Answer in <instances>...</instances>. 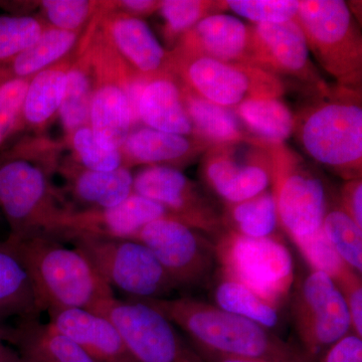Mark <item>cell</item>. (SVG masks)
Masks as SVG:
<instances>
[{
  "mask_svg": "<svg viewBox=\"0 0 362 362\" xmlns=\"http://www.w3.org/2000/svg\"><path fill=\"white\" fill-rule=\"evenodd\" d=\"M320 362H362V337L350 331L326 350Z\"/></svg>",
  "mask_w": 362,
  "mask_h": 362,
  "instance_id": "40",
  "label": "cell"
},
{
  "mask_svg": "<svg viewBox=\"0 0 362 362\" xmlns=\"http://www.w3.org/2000/svg\"><path fill=\"white\" fill-rule=\"evenodd\" d=\"M119 4L127 11V14L136 18L156 13L160 6V1H153V0H124Z\"/></svg>",
  "mask_w": 362,
  "mask_h": 362,
  "instance_id": "42",
  "label": "cell"
},
{
  "mask_svg": "<svg viewBox=\"0 0 362 362\" xmlns=\"http://www.w3.org/2000/svg\"><path fill=\"white\" fill-rule=\"evenodd\" d=\"M71 134L74 149L84 169L112 171L123 166L120 150L107 149L102 146L89 126H83Z\"/></svg>",
  "mask_w": 362,
  "mask_h": 362,
  "instance_id": "37",
  "label": "cell"
},
{
  "mask_svg": "<svg viewBox=\"0 0 362 362\" xmlns=\"http://www.w3.org/2000/svg\"><path fill=\"white\" fill-rule=\"evenodd\" d=\"M173 54L254 66L252 26L230 14H211L178 40Z\"/></svg>",
  "mask_w": 362,
  "mask_h": 362,
  "instance_id": "17",
  "label": "cell"
},
{
  "mask_svg": "<svg viewBox=\"0 0 362 362\" xmlns=\"http://www.w3.org/2000/svg\"><path fill=\"white\" fill-rule=\"evenodd\" d=\"M322 228L338 256L350 269L361 275L362 228L340 206L328 207Z\"/></svg>",
  "mask_w": 362,
  "mask_h": 362,
  "instance_id": "31",
  "label": "cell"
},
{
  "mask_svg": "<svg viewBox=\"0 0 362 362\" xmlns=\"http://www.w3.org/2000/svg\"><path fill=\"white\" fill-rule=\"evenodd\" d=\"M0 362H26L18 352L0 337Z\"/></svg>",
  "mask_w": 362,
  "mask_h": 362,
  "instance_id": "44",
  "label": "cell"
},
{
  "mask_svg": "<svg viewBox=\"0 0 362 362\" xmlns=\"http://www.w3.org/2000/svg\"><path fill=\"white\" fill-rule=\"evenodd\" d=\"M202 175L226 204L252 199L271 187L267 144L243 142L211 147L204 152Z\"/></svg>",
  "mask_w": 362,
  "mask_h": 362,
  "instance_id": "13",
  "label": "cell"
},
{
  "mask_svg": "<svg viewBox=\"0 0 362 362\" xmlns=\"http://www.w3.org/2000/svg\"><path fill=\"white\" fill-rule=\"evenodd\" d=\"M233 110L247 133L265 144L285 143L294 132V113L280 98L249 100Z\"/></svg>",
  "mask_w": 362,
  "mask_h": 362,
  "instance_id": "26",
  "label": "cell"
},
{
  "mask_svg": "<svg viewBox=\"0 0 362 362\" xmlns=\"http://www.w3.org/2000/svg\"><path fill=\"white\" fill-rule=\"evenodd\" d=\"M216 306L271 330L280 323V307L272 304L246 286L220 275L214 286Z\"/></svg>",
  "mask_w": 362,
  "mask_h": 362,
  "instance_id": "29",
  "label": "cell"
},
{
  "mask_svg": "<svg viewBox=\"0 0 362 362\" xmlns=\"http://www.w3.org/2000/svg\"><path fill=\"white\" fill-rule=\"evenodd\" d=\"M271 159V192L279 225L293 243L322 226L328 209L323 181L285 143L267 144Z\"/></svg>",
  "mask_w": 362,
  "mask_h": 362,
  "instance_id": "6",
  "label": "cell"
},
{
  "mask_svg": "<svg viewBox=\"0 0 362 362\" xmlns=\"http://www.w3.org/2000/svg\"><path fill=\"white\" fill-rule=\"evenodd\" d=\"M340 207L362 228V180L361 178L346 180L340 194Z\"/></svg>",
  "mask_w": 362,
  "mask_h": 362,
  "instance_id": "41",
  "label": "cell"
},
{
  "mask_svg": "<svg viewBox=\"0 0 362 362\" xmlns=\"http://www.w3.org/2000/svg\"><path fill=\"white\" fill-rule=\"evenodd\" d=\"M135 240L153 252L178 288L199 287L213 275L216 264L213 243L173 216L151 221Z\"/></svg>",
  "mask_w": 362,
  "mask_h": 362,
  "instance_id": "12",
  "label": "cell"
},
{
  "mask_svg": "<svg viewBox=\"0 0 362 362\" xmlns=\"http://www.w3.org/2000/svg\"><path fill=\"white\" fill-rule=\"evenodd\" d=\"M296 21L321 68L337 85L361 89L362 37L349 4L341 0H302Z\"/></svg>",
  "mask_w": 362,
  "mask_h": 362,
  "instance_id": "4",
  "label": "cell"
},
{
  "mask_svg": "<svg viewBox=\"0 0 362 362\" xmlns=\"http://www.w3.org/2000/svg\"><path fill=\"white\" fill-rule=\"evenodd\" d=\"M99 314L115 324L136 362H206L168 319L141 301L115 297Z\"/></svg>",
  "mask_w": 362,
  "mask_h": 362,
  "instance_id": "11",
  "label": "cell"
},
{
  "mask_svg": "<svg viewBox=\"0 0 362 362\" xmlns=\"http://www.w3.org/2000/svg\"><path fill=\"white\" fill-rule=\"evenodd\" d=\"M299 1L278 0H228L218 1L221 13L232 11L240 18L257 23H280L295 21Z\"/></svg>",
  "mask_w": 362,
  "mask_h": 362,
  "instance_id": "35",
  "label": "cell"
},
{
  "mask_svg": "<svg viewBox=\"0 0 362 362\" xmlns=\"http://www.w3.org/2000/svg\"><path fill=\"white\" fill-rule=\"evenodd\" d=\"M73 242L113 291L119 290L128 299H165L178 289L153 252L138 240L78 239Z\"/></svg>",
  "mask_w": 362,
  "mask_h": 362,
  "instance_id": "7",
  "label": "cell"
},
{
  "mask_svg": "<svg viewBox=\"0 0 362 362\" xmlns=\"http://www.w3.org/2000/svg\"><path fill=\"white\" fill-rule=\"evenodd\" d=\"M11 242L28 271L40 311L86 309L98 313L115 298L78 247L63 246L45 233Z\"/></svg>",
  "mask_w": 362,
  "mask_h": 362,
  "instance_id": "2",
  "label": "cell"
},
{
  "mask_svg": "<svg viewBox=\"0 0 362 362\" xmlns=\"http://www.w3.org/2000/svg\"><path fill=\"white\" fill-rule=\"evenodd\" d=\"M180 84L195 139L204 142L209 148L243 142L263 143L247 133L233 109L207 101L182 83Z\"/></svg>",
  "mask_w": 362,
  "mask_h": 362,
  "instance_id": "22",
  "label": "cell"
},
{
  "mask_svg": "<svg viewBox=\"0 0 362 362\" xmlns=\"http://www.w3.org/2000/svg\"><path fill=\"white\" fill-rule=\"evenodd\" d=\"M349 312L351 331L362 337V280L361 275L349 269L335 281Z\"/></svg>",
  "mask_w": 362,
  "mask_h": 362,
  "instance_id": "39",
  "label": "cell"
},
{
  "mask_svg": "<svg viewBox=\"0 0 362 362\" xmlns=\"http://www.w3.org/2000/svg\"><path fill=\"white\" fill-rule=\"evenodd\" d=\"M42 32L40 21L33 16H0V64L11 61L32 47Z\"/></svg>",
  "mask_w": 362,
  "mask_h": 362,
  "instance_id": "34",
  "label": "cell"
},
{
  "mask_svg": "<svg viewBox=\"0 0 362 362\" xmlns=\"http://www.w3.org/2000/svg\"><path fill=\"white\" fill-rule=\"evenodd\" d=\"M214 247L220 275L281 307L294 284V262L278 235L254 239L223 230Z\"/></svg>",
  "mask_w": 362,
  "mask_h": 362,
  "instance_id": "5",
  "label": "cell"
},
{
  "mask_svg": "<svg viewBox=\"0 0 362 362\" xmlns=\"http://www.w3.org/2000/svg\"><path fill=\"white\" fill-rule=\"evenodd\" d=\"M252 64L283 77L294 78L313 92L328 87L310 59L303 30L296 20L252 25Z\"/></svg>",
  "mask_w": 362,
  "mask_h": 362,
  "instance_id": "16",
  "label": "cell"
},
{
  "mask_svg": "<svg viewBox=\"0 0 362 362\" xmlns=\"http://www.w3.org/2000/svg\"><path fill=\"white\" fill-rule=\"evenodd\" d=\"M94 90L89 74L84 68L75 66L68 69L65 94L59 110L62 123L68 132H75L87 125Z\"/></svg>",
  "mask_w": 362,
  "mask_h": 362,
  "instance_id": "32",
  "label": "cell"
},
{
  "mask_svg": "<svg viewBox=\"0 0 362 362\" xmlns=\"http://www.w3.org/2000/svg\"><path fill=\"white\" fill-rule=\"evenodd\" d=\"M315 93L295 116L294 132L305 153L344 180L362 173L361 90L337 85Z\"/></svg>",
  "mask_w": 362,
  "mask_h": 362,
  "instance_id": "3",
  "label": "cell"
},
{
  "mask_svg": "<svg viewBox=\"0 0 362 362\" xmlns=\"http://www.w3.org/2000/svg\"><path fill=\"white\" fill-rule=\"evenodd\" d=\"M89 127L97 141L107 149L120 150L132 131V120L123 86L104 84L90 100Z\"/></svg>",
  "mask_w": 362,
  "mask_h": 362,
  "instance_id": "24",
  "label": "cell"
},
{
  "mask_svg": "<svg viewBox=\"0 0 362 362\" xmlns=\"http://www.w3.org/2000/svg\"><path fill=\"white\" fill-rule=\"evenodd\" d=\"M49 323L71 338L97 362H136L115 324L86 309L47 312Z\"/></svg>",
  "mask_w": 362,
  "mask_h": 362,
  "instance_id": "18",
  "label": "cell"
},
{
  "mask_svg": "<svg viewBox=\"0 0 362 362\" xmlns=\"http://www.w3.org/2000/svg\"><path fill=\"white\" fill-rule=\"evenodd\" d=\"M133 192L160 204L169 216L201 233L223 232L221 213L197 183L173 166H147L133 180Z\"/></svg>",
  "mask_w": 362,
  "mask_h": 362,
  "instance_id": "14",
  "label": "cell"
},
{
  "mask_svg": "<svg viewBox=\"0 0 362 362\" xmlns=\"http://www.w3.org/2000/svg\"><path fill=\"white\" fill-rule=\"evenodd\" d=\"M195 350L201 354L202 358L206 362H278L270 361H261V359L238 358V357H230L221 356V354H214L213 351L202 349V347L195 346Z\"/></svg>",
  "mask_w": 362,
  "mask_h": 362,
  "instance_id": "43",
  "label": "cell"
},
{
  "mask_svg": "<svg viewBox=\"0 0 362 362\" xmlns=\"http://www.w3.org/2000/svg\"><path fill=\"white\" fill-rule=\"evenodd\" d=\"M111 39L137 75L152 78L175 76L173 54L166 52L149 25L136 16H117L109 25Z\"/></svg>",
  "mask_w": 362,
  "mask_h": 362,
  "instance_id": "19",
  "label": "cell"
},
{
  "mask_svg": "<svg viewBox=\"0 0 362 362\" xmlns=\"http://www.w3.org/2000/svg\"><path fill=\"white\" fill-rule=\"evenodd\" d=\"M0 337L26 362H97L71 338L37 317L21 319L14 327L0 326Z\"/></svg>",
  "mask_w": 362,
  "mask_h": 362,
  "instance_id": "20",
  "label": "cell"
},
{
  "mask_svg": "<svg viewBox=\"0 0 362 362\" xmlns=\"http://www.w3.org/2000/svg\"><path fill=\"white\" fill-rule=\"evenodd\" d=\"M0 209L11 228L8 240L13 242L49 235L63 211L54 204L44 170L18 157L0 160Z\"/></svg>",
  "mask_w": 362,
  "mask_h": 362,
  "instance_id": "9",
  "label": "cell"
},
{
  "mask_svg": "<svg viewBox=\"0 0 362 362\" xmlns=\"http://www.w3.org/2000/svg\"><path fill=\"white\" fill-rule=\"evenodd\" d=\"M138 117L146 127L182 136L194 135L183 102L182 88L175 76L152 78L142 90Z\"/></svg>",
  "mask_w": 362,
  "mask_h": 362,
  "instance_id": "21",
  "label": "cell"
},
{
  "mask_svg": "<svg viewBox=\"0 0 362 362\" xmlns=\"http://www.w3.org/2000/svg\"><path fill=\"white\" fill-rule=\"evenodd\" d=\"M40 309L30 276L13 242H0V320L37 317Z\"/></svg>",
  "mask_w": 362,
  "mask_h": 362,
  "instance_id": "25",
  "label": "cell"
},
{
  "mask_svg": "<svg viewBox=\"0 0 362 362\" xmlns=\"http://www.w3.org/2000/svg\"><path fill=\"white\" fill-rule=\"evenodd\" d=\"M173 59V74L185 87L226 108L235 109L249 100L274 99L285 94L283 80L256 66L175 54Z\"/></svg>",
  "mask_w": 362,
  "mask_h": 362,
  "instance_id": "8",
  "label": "cell"
},
{
  "mask_svg": "<svg viewBox=\"0 0 362 362\" xmlns=\"http://www.w3.org/2000/svg\"><path fill=\"white\" fill-rule=\"evenodd\" d=\"M42 6L47 21L54 28L76 33L89 18L92 2L86 0H45Z\"/></svg>",
  "mask_w": 362,
  "mask_h": 362,
  "instance_id": "38",
  "label": "cell"
},
{
  "mask_svg": "<svg viewBox=\"0 0 362 362\" xmlns=\"http://www.w3.org/2000/svg\"><path fill=\"white\" fill-rule=\"evenodd\" d=\"M134 176L126 166L112 171L83 169L71 177V190L85 209H108L133 194Z\"/></svg>",
  "mask_w": 362,
  "mask_h": 362,
  "instance_id": "27",
  "label": "cell"
},
{
  "mask_svg": "<svg viewBox=\"0 0 362 362\" xmlns=\"http://www.w3.org/2000/svg\"><path fill=\"white\" fill-rule=\"evenodd\" d=\"M168 216L160 204L133 192L121 204L108 209L62 211L49 235L71 240H135L145 226Z\"/></svg>",
  "mask_w": 362,
  "mask_h": 362,
  "instance_id": "15",
  "label": "cell"
},
{
  "mask_svg": "<svg viewBox=\"0 0 362 362\" xmlns=\"http://www.w3.org/2000/svg\"><path fill=\"white\" fill-rule=\"evenodd\" d=\"M66 71L51 66L30 78L21 116L30 125H42L59 112L66 89Z\"/></svg>",
  "mask_w": 362,
  "mask_h": 362,
  "instance_id": "30",
  "label": "cell"
},
{
  "mask_svg": "<svg viewBox=\"0 0 362 362\" xmlns=\"http://www.w3.org/2000/svg\"><path fill=\"white\" fill-rule=\"evenodd\" d=\"M221 221L223 230L254 239L277 235L280 226L271 189L247 201L226 204Z\"/></svg>",
  "mask_w": 362,
  "mask_h": 362,
  "instance_id": "28",
  "label": "cell"
},
{
  "mask_svg": "<svg viewBox=\"0 0 362 362\" xmlns=\"http://www.w3.org/2000/svg\"><path fill=\"white\" fill-rule=\"evenodd\" d=\"M292 315L306 362L320 359L333 343L351 331L341 293L322 272L312 270L299 286Z\"/></svg>",
  "mask_w": 362,
  "mask_h": 362,
  "instance_id": "10",
  "label": "cell"
},
{
  "mask_svg": "<svg viewBox=\"0 0 362 362\" xmlns=\"http://www.w3.org/2000/svg\"><path fill=\"white\" fill-rule=\"evenodd\" d=\"M192 338L195 346L221 356L278 362H306L299 349L259 324L194 298L138 300Z\"/></svg>",
  "mask_w": 362,
  "mask_h": 362,
  "instance_id": "1",
  "label": "cell"
},
{
  "mask_svg": "<svg viewBox=\"0 0 362 362\" xmlns=\"http://www.w3.org/2000/svg\"><path fill=\"white\" fill-rule=\"evenodd\" d=\"M294 244L312 270L322 272L334 282L350 269L333 249L322 226L311 235L296 240Z\"/></svg>",
  "mask_w": 362,
  "mask_h": 362,
  "instance_id": "36",
  "label": "cell"
},
{
  "mask_svg": "<svg viewBox=\"0 0 362 362\" xmlns=\"http://www.w3.org/2000/svg\"><path fill=\"white\" fill-rule=\"evenodd\" d=\"M164 21V33L169 42H177L206 16L221 13L218 1L207 0H165L158 9Z\"/></svg>",
  "mask_w": 362,
  "mask_h": 362,
  "instance_id": "33",
  "label": "cell"
},
{
  "mask_svg": "<svg viewBox=\"0 0 362 362\" xmlns=\"http://www.w3.org/2000/svg\"><path fill=\"white\" fill-rule=\"evenodd\" d=\"M122 148L129 160L148 166L163 165L189 160L209 147L188 136L162 132L149 127L131 131Z\"/></svg>",
  "mask_w": 362,
  "mask_h": 362,
  "instance_id": "23",
  "label": "cell"
}]
</instances>
